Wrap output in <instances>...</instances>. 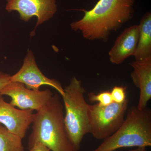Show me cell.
<instances>
[{
  "mask_svg": "<svg viewBox=\"0 0 151 151\" xmlns=\"http://www.w3.org/2000/svg\"><path fill=\"white\" fill-rule=\"evenodd\" d=\"M11 76L8 73L0 71V92L11 81Z\"/></svg>",
  "mask_w": 151,
  "mask_h": 151,
  "instance_id": "obj_16",
  "label": "cell"
},
{
  "mask_svg": "<svg viewBox=\"0 0 151 151\" xmlns=\"http://www.w3.org/2000/svg\"><path fill=\"white\" fill-rule=\"evenodd\" d=\"M86 90L81 81L72 77L64 88L62 97L65 109V129L69 140L78 150L85 135L89 134L88 104L84 99Z\"/></svg>",
  "mask_w": 151,
  "mask_h": 151,
  "instance_id": "obj_4",
  "label": "cell"
},
{
  "mask_svg": "<svg viewBox=\"0 0 151 151\" xmlns=\"http://www.w3.org/2000/svg\"><path fill=\"white\" fill-rule=\"evenodd\" d=\"M11 80L22 83L28 89L32 90H39L41 86L47 85L54 88L61 96L64 93V88L59 81L48 78L42 72L31 50H28L21 68L15 74L11 76Z\"/></svg>",
  "mask_w": 151,
  "mask_h": 151,
  "instance_id": "obj_8",
  "label": "cell"
},
{
  "mask_svg": "<svg viewBox=\"0 0 151 151\" xmlns=\"http://www.w3.org/2000/svg\"><path fill=\"white\" fill-rule=\"evenodd\" d=\"M124 123L115 133L93 151H114L129 147L151 146V111L133 106L127 110Z\"/></svg>",
  "mask_w": 151,
  "mask_h": 151,
  "instance_id": "obj_3",
  "label": "cell"
},
{
  "mask_svg": "<svg viewBox=\"0 0 151 151\" xmlns=\"http://www.w3.org/2000/svg\"><path fill=\"white\" fill-rule=\"evenodd\" d=\"M63 107L57 94L34 115L29 149L40 142L51 151H78L70 142L65 129Z\"/></svg>",
  "mask_w": 151,
  "mask_h": 151,
  "instance_id": "obj_2",
  "label": "cell"
},
{
  "mask_svg": "<svg viewBox=\"0 0 151 151\" xmlns=\"http://www.w3.org/2000/svg\"><path fill=\"white\" fill-rule=\"evenodd\" d=\"M135 0H99L89 11L84 9L82 19L71 23V28L80 31L89 40L106 42L116 31L134 17Z\"/></svg>",
  "mask_w": 151,
  "mask_h": 151,
  "instance_id": "obj_1",
  "label": "cell"
},
{
  "mask_svg": "<svg viewBox=\"0 0 151 151\" xmlns=\"http://www.w3.org/2000/svg\"><path fill=\"white\" fill-rule=\"evenodd\" d=\"M5 9L9 12L17 11L21 20L29 21L36 17L37 21L31 36L35 35L37 28L52 18L57 11L56 0H6Z\"/></svg>",
  "mask_w": 151,
  "mask_h": 151,
  "instance_id": "obj_7",
  "label": "cell"
},
{
  "mask_svg": "<svg viewBox=\"0 0 151 151\" xmlns=\"http://www.w3.org/2000/svg\"><path fill=\"white\" fill-rule=\"evenodd\" d=\"M127 87L116 86L111 92L113 102L118 103H123L127 99Z\"/></svg>",
  "mask_w": 151,
  "mask_h": 151,
  "instance_id": "obj_15",
  "label": "cell"
},
{
  "mask_svg": "<svg viewBox=\"0 0 151 151\" xmlns=\"http://www.w3.org/2000/svg\"><path fill=\"white\" fill-rule=\"evenodd\" d=\"M139 40L134 55L135 60L151 58V13L147 12L141 19L139 25Z\"/></svg>",
  "mask_w": 151,
  "mask_h": 151,
  "instance_id": "obj_12",
  "label": "cell"
},
{
  "mask_svg": "<svg viewBox=\"0 0 151 151\" xmlns=\"http://www.w3.org/2000/svg\"><path fill=\"white\" fill-rule=\"evenodd\" d=\"M34 115L32 110L15 108L6 103L0 94V124H3L11 133L23 139L32 124Z\"/></svg>",
  "mask_w": 151,
  "mask_h": 151,
  "instance_id": "obj_9",
  "label": "cell"
},
{
  "mask_svg": "<svg viewBox=\"0 0 151 151\" xmlns=\"http://www.w3.org/2000/svg\"><path fill=\"white\" fill-rule=\"evenodd\" d=\"M128 151H147L146 149V147H137V148L134 149V150H132Z\"/></svg>",
  "mask_w": 151,
  "mask_h": 151,
  "instance_id": "obj_18",
  "label": "cell"
},
{
  "mask_svg": "<svg viewBox=\"0 0 151 151\" xmlns=\"http://www.w3.org/2000/svg\"><path fill=\"white\" fill-rule=\"evenodd\" d=\"M88 97L91 103L97 102L101 106H106L113 102L111 92L109 91H103L97 94L90 92L88 94Z\"/></svg>",
  "mask_w": 151,
  "mask_h": 151,
  "instance_id": "obj_14",
  "label": "cell"
},
{
  "mask_svg": "<svg viewBox=\"0 0 151 151\" xmlns=\"http://www.w3.org/2000/svg\"><path fill=\"white\" fill-rule=\"evenodd\" d=\"M139 34L137 25L124 30L116 39L108 53L111 63L119 65L129 57L134 56L138 45Z\"/></svg>",
  "mask_w": 151,
  "mask_h": 151,
  "instance_id": "obj_10",
  "label": "cell"
},
{
  "mask_svg": "<svg viewBox=\"0 0 151 151\" xmlns=\"http://www.w3.org/2000/svg\"><path fill=\"white\" fill-rule=\"evenodd\" d=\"M130 65L133 68L131 74L132 81L140 90L137 107L140 109H145L151 98V58L135 60Z\"/></svg>",
  "mask_w": 151,
  "mask_h": 151,
  "instance_id": "obj_11",
  "label": "cell"
},
{
  "mask_svg": "<svg viewBox=\"0 0 151 151\" xmlns=\"http://www.w3.org/2000/svg\"><path fill=\"white\" fill-rule=\"evenodd\" d=\"M2 96L10 97V104L22 110L38 111L48 103L53 95L49 89L34 90L18 82L11 81L0 92Z\"/></svg>",
  "mask_w": 151,
  "mask_h": 151,
  "instance_id": "obj_6",
  "label": "cell"
},
{
  "mask_svg": "<svg viewBox=\"0 0 151 151\" xmlns=\"http://www.w3.org/2000/svg\"><path fill=\"white\" fill-rule=\"evenodd\" d=\"M29 151H50V150L43 144L37 142L29 149Z\"/></svg>",
  "mask_w": 151,
  "mask_h": 151,
  "instance_id": "obj_17",
  "label": "cell"
},
{
  "mask_svg": "<svg viewBox=\"0 0 151 151\" xmlns=\"http://www.w3.org/2000/svg\"><path fill=\"white\" fill-rule=\"evenodd\" d=\"M129 100L123 103L113 102L106 106L98 103L88 105L89 134L98 140H104L113 135L125 120Z\"/></svg>",
  "mask_w": 151,
  "mask_h": 151,
  "instance_id": "obj_5",
  "label": "cell"
},
{
  "mask_svg": "<svg viewBox=\"0 0 151 151\" xmlns=\"http://www.w3.org/2000/svg\"><path fill=\"white\" fill-rule=\"evenodd\" d=\"M22 139L0 124V151H24Z\"/></svg>",
  "mask_w": 151,
  "mask_h": 151,
  "instance_id": "obj_13",
  "label": "cell"
}]
</instances>
